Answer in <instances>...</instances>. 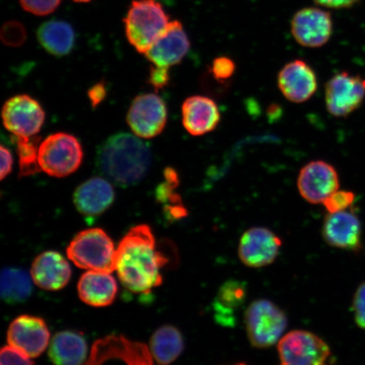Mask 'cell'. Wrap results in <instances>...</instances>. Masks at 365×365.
I'll use <instances>...</instances> for the list:
<instances>
[{"instance_id": "25", "label": "cell", "mask_w": 365, "mask_h": 365, "mask_svg": "<svg viewBox=\"0 0 365 365\" xmlns=\"http://www.w3.org/2000/svg\"><path fill=\"white\" fill-rule=\"evenodd\" d=\"M41 46L52 56H67L74 48L76 35L72 26L66 21L53 20L43 23L38 30Z\"/></svg>"}, {"instance_id": "38", "label": "cell", "mask_w": 365, "mask_h": 365, "mask_svg": "<svg viewBox=\"0 0 365 365\" xmlns=\"http://www.w3.org/2000/svg\"><path fill=\"white\" fill-rule=\"evenodd\" d=\"M319 6L332 9L349 8L354 6L359 0H314Z\"/></svg>"}, {"instance_id": "28", "label": "cell", "mask_w": 365, "mask_h": 365, "mask_svg": "<svg viewBox=\"0 0 365 365\" xmlns=\"http://www.w3.org/2000/svg\"><path fill=\"white\" fill-rule=\"evenodd\" d=\"M39 137L16 136L17 154L19 157L20 176H31L40 172L38 162Z\"/></svg>"}, {"instance_id": "20", "label": "cell", "mask_w": 365, "mask_h": 365, "mask_svg": "<svg viewBox=\"0 0 365 365\" xmlns=\"http://www.w3.org/2000/svg\"><path fill=\"white\" fill-rule=\"evenodd\" d=\"M182 121L190 135H203L216 129L220 122V112L212 99L192 96L182 103Z\"/></svg>"}, {"instance_id": "2", "label": "cell", "mask_w": 365, "mask_h": 365, "mask_svg": "<svg viewBox=\"0 0 365 365\" xmlns=\"http://www.w3.org/2000/svg\"><path fill=\"white\" fill-rule=\"evenodd\" d=\"M152 162L148 144L129 133L113 135L98 150V167L109 180L123 187L138 184Z\"/></svg>"}, {"instance_id": "18", "label": "cell", "mask_w": 365, "mask_h": 365, "mask_svg": "<svg viewBox=\"0 0 365 365\" xmlns=\"http://www.w3.org/2000/svg\"><path fill=\"white\" fill-rule=\"evenodd\" d=\"M361 222L350 212L329 213L324 221V240L332 247L357 251L361 248Z\"/></svg>"}, {"instance_id": "31", "label": "cell", "mask_w": 365, "mask_h": 365, "mask_svg": "<svg viewBox=\"0 0 365 365\" xmlns=\"http://www.w3.org/2000/svg\"><path fill=\"white\" fill-rule=\"evenodd\" d=\"M62 0H20L21 6L27 12L45 16L56 11Z\"/></svg>"}, {"instance_id": "34", "label": "cell", "mask_w": 365, "mask_h": 365, "mask_svg": "<svg viewBox=\"0 0 365 365\" xmlns=\"http://www.w3.org/2000/svg\"><path fill=\"white\" fill-rule=\"evenodd\" d=\"M353 309L356 323L359 327L365 329V282H363L356 291Z\"/></svg>"}, {"instance_id": "6", "label": "cell", "mask_w": 365, "mask_h": 365, "mask_svg": "<svg viewBox=\"0 0 365 365\" xmlns=\"http://www.w3.org/2000/svg\"><path fill=\"white\" fill-rule=\"evenodd\" d=\"M83 158L79 140L70 134L49 135L39 147L41 170L53 177L63 178L78 170Z\"/></svg>"}, {"instance_id": "16", "label": "cell", "mask_w": 365, "mask_h": 365, "mask_svg": "<svg viewBox=\"0 0 365 365\" xmlns=\"http://www.w3.org/2000/svg\"><path fill=\"white\" fill-rule=\"evenodd\" d=\"M190 47V40L181 22L173 21L144 56L153 66L170 68L182 61Z\"/></svg>"}, {"instance_id": "17", "label": "cell", "mask_w": 365, "mask_h": 365, "mask_svg": "<svg viewBox=\"0 0 365 365\" xmlns=\"http://www.w3.org/2000/svg\"><path fill=\"white\" fill-rule=\"evenodd\" d=\"M277 82L284 97L296 103L308 101L317 90L316 74L312 67L299 59L282 68Z\"/></svg>"}, {"instance_id": "36", "label": "cell", "mask_w": 365, "mask_h": 365, "mask_svg": "<svg viewBox=\"0 0 365 365\" xmlns=\"http://www.w3.org/2000/svg\"><path fill=\"white\" fill-rule=\"evenodd\" d=\"M107 90L103 82H99L88 91V98L93 107H97L106 98Z\"/></svg>"}, {"instance_id": "1", "label": "cell", "mask_w": 365, "mask_h": 365, "mask_svg": "<svg viewBox=\"0 0 365 365\" xmlns=\"http://www.w3.org/2000/svg\"><path fill=\"white\" fill-rule=\"evenodd\" d=\"M168 259L156 250L148 225L132 227L116 249L115 271L122 284L133 293H149L162 284L160 270Z\"/></svg>"}, {"instance_id": "12", "label": "cell", "mask_w": 365, "mask_h": 365, "mask_svg": "<svg viewBox=\"0 0 365 365\" xmlns=\"http://www.w3.org/2000/svg\"><path fill=\"white\" fill-rule=\"evenodd\" d=\"M50 333L43 319L24 314L9 327V345L30 359L38 357L47 349Z\"/></svg>"}, {"instance_id": "3", "label": "cell", "mask_w": 365, "mask_h": 365, "mask_svg": "<svg viewBox=\"0 0 365 365\" xmlns=\"http://www.w3.org/2000/svg\"><path fill=\"white\" fill-rule=\"evenodd\" d=\"M170 22V16L156 0H135L125 19L126 38L137 52L145 54Z\"/></svg>"}, {"instance_id": "27", "label": "cell", "mask_w": 365, "mask_h": 365, "mask_svg": "<svg viewBox=\"0 0 365 365\" xmlns=\"http://www.w3.org/2000/svg\"><path fill=\"white\" fill-rule=\"evenodd\" d=\"M31 277L22 269L4 268L0 280V294L3 300L9 304L24 303L33 293Z\"/></svg>"}, {"instance_id": "15", "label": "cell", "mask_w": 365, "mask_h": 365, "mask_svg": "<svg viewBox=\"0 0 365 365\" xmlns=\"http://www.w3.org/2000/svg\"><path fill=\"white\" fill-rule=\"evenodd\" d=\"M291 30L297 42L304 47H322L331 36L330 13L317 8L303 9L294 16Z\"/></svg>"}, {"instance_id": "21", "label": "cell", "mask_w": 365, "mask_h": 365, "mask_svg": "<svg viewBox=\"0 0 365 365\" xmlns=\"http://www.w3.org/2000/svg\"><path fill=\"white\" fill-rule=\"evenodd\" d=\"M115 193L110 182L96 177L86 180L76 189L74 204L78 212L86 217L101 215L110 207Z\"/></svg>"}, {"instance_id": "32", "label": "cell", "mask_w": 365, "mask_h": 365, "mask_svg": "<svg viewBox=\"0 0 365 365\" xmlns=\"http://www.w3.org/2000/svg\"><path fill=\"white\" fill-rule=\"evenodd\" d=\"M235 63L227 57H219L213 61L212 72L214 78L218 81L230 79L235 74Z\"/></svg>"}, {"instance_id": "24", "label": "cell", "mask_w": 365, "mask_h": 365, "mask_svg": "<svg viewBox=\"0 0 365 365\" xmlns=\"http://www.w3.org/2000/svg\"><path fill=\"white\" fill-rule=\"evenodd\" d=\"M48 355L54 365H82L88 355V344L79 333H57L50 344Z\"/></svg>"}, {"instance_id": "4", "label": "cell", "mask_w": 365, "mask_h": 365, "mask_svg": "<svg viewBox=\"0 0 365 365\" xmlns=\"http://www.w3.org/2000/svg\"><path fill=\"white\" fill-rule=\"evenodd\" d=\"M67 255L76 266L85 270L115 271L116 250L110 237L101 228L80 232L68 245Z\"/></svg>"}, {"instance_id": "5", "label": "cell", "mask_w": 365, "mask_h": 365, "mask_svg": "<svg viewBox=\"0 0 365 365\" xmlns=\"http://www.w3.org/2000/svg\"><path fill=\"white\" fill-rule=\"evenodd\" d=\"M246 331L255 348L267 349L279 342L287 327L284 310L267 299L255 300L245 314Z\"/></svg>"}, {"instance_id": "9", "label": "cell", "mask_w": 365, "mask_h": 365, "mask_svg": "<svg viewBox=\"0 0 365 365\" xmlns=\"http://www.w3.org/2000/svg\"><path fill=\"white\" fill-rule=\"evenodd\" d=\"M365 98V80L359 76L341 72L326 86L328 112L335 117H346L361 106Z\"/></svg>"}, {"instance_id": "30", "label": "cell", "mask_w": 365, "mask_h": 365, "mask_svg": "<svg viewBox=\"0 0 365 365\" xmlns=\"http://www.w3.org/2000/svg\"><path fill=\"white\" fill-rule=\"evenodd\" d=\"M354 199L355 195L351 191L337 190L323 202V205L328 212H339L349 208L354 202Z\"/></svg>"}, {"instance_id": "29", "label": "cell", "mask_w": 365, "mask_h": 365, "mask_svg": "<svg viewBox=\"0 0 365 365\" xmlns=\"http://www.w3.org/2000/svg\"><path fill=\"white\" fill-rule=\"evenodd\" d=\"M26 30L21 22L10 21L4 23L0 31V38L8 47L18 48L26 42Z\"/></svg>"}, {"instance_id": "13", "label": "cell", "mask_w": 365, "mask_h": 365, "mask_svg": "<svg viewBox=\"0 0 365 365\" xmlns=\"http://www.w3.org/2000/svg\"><path fill=\"white\" fill-rule=\"evenodd\" d=\"M301 196L312 204H321L339 189V175L331 164L310 162L301 170L298 178Z\"/></svg>"}, {"instance_id": "33", "label": "cell", "mask_w": 365, "mask_h": 365, "mask_svg": "<svg viewBox=\"0 0 365 365\" xmlns=\"http://www.w3.org/2000/svg\"><path fill=\"white\" fill-rule=\"evenodd\" d=\"M34 362L25 354L11 346H6L1 350L0 365H34Z\"/></svg>"}, {"instance_id": "22", "label": "cell", "mask_w": 365, "mask_h": 365, "mask_svg": "<svg viewBox=\"0 0 365 365\" xmlns=\"http://www.w3.org/2000/svg\"><path fill=\"white\" fill-rule=\"evenodd\" d=\"M117 292V282L111 273L88 271L81 276L78 284L81 299L94 307L111 304Z\"/></svg>"}, {"instance_id": "26", "label": "cell", "mask_w": 365, "mask_h": 365, "mask_svg": "<svg viewBox=\"0 0 365 365\" xmlns=\"http://www.w3.org/2000/svg\"><path fill=\"white\" fill-rule=\"evenodd\" d=\"M181 332L173 326L160 327L150 339V352L158 365H170L184 350Z\"/></svg>"}, {"instance_id": "19", "label": "cell", "mask_w": 365, "mask_h": 365, "mask_svg": "<svg viewBox=\"0 0 365 365\" xmlns=\"http://www.w3.org/2000/svg\"><path fill=\"white\" fill-rule=\"evenodd\" d=\"M31 277L36 286L48 291L65 287L71 277L70 264L56 251H46L35 259Z\"/></svg>"}, {"instance_id": "35", "label": "cell", "mask_w": 365, "mask_h": 365, "mask_svg": "<svg viewBox=\"0 0 365 365\" xmlns=\"http://www.w3.org/2000/svg\"><path fill=\"white\" fill-rule=\"evenodd\" d=\"M170 68L153 66L150 68L149 74V83L156 89H163L170 82Z\"/></svg>"}, {"instance_id": "14", "label": "cell", "mask_w": 365, "mask_h": 365, "mask_svg": "<svg viewBox=\"0 0 365 365\" xmlns=\"http://www.w3.org/2000/svg\"><path fill=\"white\" fill-rule=\"evenodd\" d=\"M282 241L266 227H252L242 235L239 257L245 266L259 268L275 261L279 254Z\"/></svg>"}, {"instance_id": "37", "label": "cell", "mask_w": 365, "mask_h": 365, "mask_svg": "<svg viewBox=\"0 0 365 365\" xmlns=\"http://www.w3.org/2000/svg\"><path fill=\"white\" fill-rule=\"evenodd\" d=\"M1 173H0V178L4 180V178L7 177L12 171L13 167V157L12 154L6 148L4 145L1 147Z\"/></svg>"}, {"instance_id": "40", "label": "cell", "mask_w": 365, "mask_h": 365, "mask_svg": "<svg viewBox=\"0 0 365 365\" xmlns=\"http://www.w3.org/2000/svg\"><path fill=\"white\" fill-rule=\"evenodd\" d=\"M235 365H246V364H244V363H240V364H235Z\"/></svg>"}, {"instance_id": "39", "label": "cell", "mask_w": 365, "mask_h": 365, "mask_svg": "<svg viewBox=\"0 0 365 365\" xmlns=\"http://www.w3.org/2000/svg\"><path fill=\"white\" fill-rule=\"evenodd\" d=\"M73 1L78 2V3H88L91 1V0H73Z\"/></svg>"}, {"instance_id": "7", "label": "cell", "mask_w": 365, "mask_h": 365, "mask_svg": "<svg viewBox=\"0 0 365 365\" xmlns=\"http://www.w3.org/2000/svg\"><path fill=\"white\" fill-rule=\"evenodd\" d=\"M277 349L281 365H335L329 346L307 331L287 333Z\"/></svg>"}, {"instance_id": "8", "label": "cell", "mask_w": 365, "mask_h": 365, "mask_svg": "<svg viewBox=\"0 0 365 365\" xmlns=\"http://www.w3.org/2000/svg\"><path fill=\"white\" fill-rule=\"evenodd\" d=\"M82 365H154L147 346L111 335L99 339L91 348L88 359Z\"/></svg>"}, {"instance_id": "23", "label": "cell", "mask_w": 365, "mask_h": 365, "mask_svg": "<svg viewBox=\"0 0 365 365\" xmlns=\"http://www.w3.org/2000/svg\"><path fill=\"white\" fill-rule=\"evenodd\" d=\"M247 296V287L243 282L230 280L217 292L213 302L214 317L218 324L225 327H234L237 312L243 307Z\"/></svg>"}, {"instance_id": "10", "label": "cell", "mask_w": 365, "mask_h": 365, "mask_svg": "<svg viewBox=\"0 0 365 365\" xmlns=\"http://www.w3.org/2000/svg\"><path fill=\"white\" fill-rule=\"evenodd\" d=\"M168 112L165 103L156 94L136 97L127 115L128 124L136 135L150 139L158 135L166 125Z\"/></svg>"}, {"instance_id": "11", "label": "cell", "mask_w": 365, "mask_h": 365, "mask_svg": "<svg viewBox=\"0 0 365 365\" xmlns=\"http://www.w3.org/2000/svg\"><path fill=\"white\" fill-rule=\"evenodd\" d=\"M4 127L16 136L38 134L45 120L41 105L27 95H17L4 103L2 111Z\"/></svg>"}]
</instances>
